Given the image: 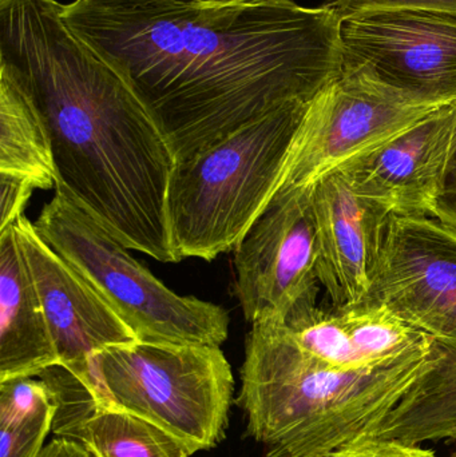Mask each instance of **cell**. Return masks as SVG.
<instances>
[{"label":"cell","instance_id":"7","mask_svg":"<svg viewBox=\"0 0 456 457\" xmlns=\"http://www.w3.org/2000/svg\"><path fill=\"white\" fill-rule=\"evenodd\" d=\"M342 72L414 106L456 102V15L383 10L342 16Z\"/></svg>","mask_w":456,"mask_h":457},{"label":"cell","instance_id":"6","mask_svg":"<svg viewBox=\"0 0 456 457\" xmlns=\"http://www.w3.org/2000/svg\"><path fill=\"white\" fill-rule=\"evenodd\" d=\"M34 227L144 343L221 346L229 316L216 303L169 289L62 189Z\"/></svg>","mask_w":456,"mask_h":457},{"label":"cell","instance_id":"11","mask_svg":"<svg viewBox=\"0 0 456 457\" xmlns=\"http://www.w3.org/2000/svg\"><path fill=\"white\" fill-rule=\"evenodd\" d=\"M310 187L318 233L319 281L334 308L375 303V285L393 212L358 195L340 170L320 177Z\"/></svg>","mask_w":456,"mask_h":457},{"label":"cell","instance_id":"25","mask_svg":"<svg viewBox=\"0 0 456 457\" xmlns=\"http://www.w3.org/2000/svg\"><path fill=\"white\" fill-rule=\"evenodd\" d=\"M37 457H91V455L74 440L58 437L45 445Z\"/></svg>","mask_w":456,"mask_h":457},{"label":"cell","instance_id":"26","mask_svg":"<svg viewBox=\"0 0 456 457\" xmlns=\"http://www.w3.org/2000/svg\"><path fill=\"white\" fill-rule=\"evenodd\" d=\"M265 2V0H195V3L205 7H224V5L249 4V3Z\"/></svg>","mask_w":456,"mask_h":457},{"label":"cell","instance_id":"10","mask_svg":"<svg viewBox=\"0 0 456 457\" xmlns=\"http://www.w3.org/2000/svg\"><path fill=\"white\" fill-rule=\"evenodd\" d=\"M375 303L456 353V230L428 217H391Z\"/></svg>","mask_w":456,"mask_h":457},{"label":"cell","instance_id":"14","mask_svg":"<svg viewBox=\"0 0 456 457\" xmlns=\"http://www.w3.org/2000/svg\"><path fill=\"white\" fill-rule=\"evenodd\" d=\"M284 327L303 351L337 370H377L433 343L380 303L315 308Z\"/></svg>","mask_w":456,"mask_h":457},{"label":"cell","instance_id":"17","mask_svg":"<svg viewBox=\"0 0 456 457\" xmlns=\"http://www.w3.org/2000/svg\"><path fill=\"white\" fill-rule=\"evenodd\" d=\"M364 436L410 445L456 439V353L434 341L427 368Z\"/></svg>","mask_w":456,"mask_h":457},{"label":"cell","instance_id":"2","mask_svg":"<svg viewBox=\"0 0 456 457\" xmlns=\"http://www.w3.org/2000/svg\"><path fill=\"white\" fill-rule=\"evenodd\" d=\"M63 10L56 0H0V63L19 75L42 112L56 187L129 250L178 262L168 205L176 153Z\"/></svg>","mask_w":456,"mask_h":457},{"label":"cell","instance_id":"27","mask_svg":"<svg viewBox=\"0 0 456 457\" xmlns=\"http://www.w3.org/2000/svg\"><path fill=\"white\" fill-rule=\"evenodd\" d=\"M450 457H456V451L455 453H452V455H450Z\"/></svg>","mask_w":456,"mask_h":457},{"label":"cell","instance_id":"9","mask_svg":"<svg viewBox=\"0 0 456 457\" xmlns=\"http://www.w3.org/2000/svg\"><path fill=\"white\" fill-rule=\"evenodd\" d=\"M433 110L407 104L372 83L342 72L308 104L273 198L310 187Z\"/></svg>","mask_w":456,"mask_h":457},{"label":"cell","instance_id":"12","mask_svg":"<svg viewBox=\"0 0 456 457\" xmlns=\"http://www.w3.org/2000/svg\"><path fill=\"white\" fill-rule=\"evenodd\" d=\"M16 236L34 277L59 365L82 378L94 354L138 341L133 330L94 287L21 217Z\"/></svg>","mask_w":456,"mask_h":457},{"label":"cell","instance_id":"24","mask_svg":"<svg viewBox=\"0 0 456 457\" xmlns=\"http://www.w3.org/2000/svg\"><path fill=\"white\" fill-rule=\"evenodd\" d=\"M82 4L104 10H133V8L158 7V5L193 4L195 0H77Z\"/></svg>","mask_w":456,"mask_h":457},{"label":"cell","instance_id":"23","mask_svg":"<svg viewBox=\"0 0 456 457\" xmlns=\"http://www.w3.org/2000/svg\"><path fill=\"white\" fill-rule=\"evenodd\" d=\"M452 107L455 110L454 129L446 165L436 195L434 219L456 230V102L452 104Z\"/></svg>","mask_w":456,"mask_h":457},{"label":"cell","instance_id":"15","mask_svg":"<svg viewBox=\"0 0 456 457\" xmlns=\"http://www.w3.org/2000/svg\"><path fill=\"white\" fill-rule=\"evenodd\" d=\"M47 384L56 411L53 434L74 440L91 457H190L173 435L120 408L94 399L85 384L61 365L37 376Z\"/></svg>","mask_w":456,"mask_h":457},{"label":"cell","instance_id":"22","mask_svg":"<svg viewBox=\"0 0 456 457\" xmlns=\"http://www.w3.org/2000/svg\"><path fill=\"white\" fill-rule=\"evenodd\" d=\"M31 182L12 174L0 173V231L13 227L31 198Z\"/></svg>","mask_w":456,"mask_h":457},{"label":"cell","instance_id":"20","mask_svg":"<svg viewBox=\"0 0 456 457\" xmlns=\"http://www.w3.org/2000/svg\"><path fill=\"white\" fill-rule=\"evenodd\" d=\"M327 457H438L435 451L396 440L361 436Z\"/></svg>","mask_w":456,"mask_h":457},{"label":"cell","instance_id":"1","mask_svg":"<svg viewBox=\"0 0 456 457\" xmlns=\"http://www.w3.org/2000/svg\"><path fill=\"white\" fill-rule=\"evenodd\" d=\"M64 19L144 102L184 161L243 126L311 102L342 74V15L292 0L104 10Z\"/></svg>","mask_w":456,"mask_h":457},{"label":"cell","instance_id":"18","mask_svg":"<svg viewBox=\"0 0 456 457\" xmlns=\"http://www.w3.org/2000/svg\"><path fill=\"white\" fill-rule=\"evenodd\" d=\"M0 173L21 177L40 190L58 182L42 112L23 80L4 63H0Z\"/></svg>","mask_w":456,"mask_h":457},{"label":"cell","instance_id":"8","mask_svg":"<svg viewBox=\"0 0 456 457\" xmlns=\"http://www.w3.org/2000/svg\"><path fill=\"white\" fill-rule=\"evenodd\" d=\"M233 250L235 295L251 324H286L318 308V233L311 187L276 195Z\"/></svg>","mask_w":456,"mask_h":457},{"label":"cell","instance_id":"16","mask_svg":"<svg viewBox=\"0 0 456 457\" xmlns=\"http://www.w3.org/2000/svg\"><path fill=\"white\" fill-rule=\"evenodd\" d=\"M55 365L58 352L13 225L0 231V383Z\"/></svg>","mask_w":456,"mask_h":457},{"label":"cell","instance_id":"21","mask_svg":"<svg viewBox=\"0 0 456 457\" xmlns=\"http://www.w3.org/2000/svg\"><path fill=\"white\" fill-rule=\"evenodd\" d=\"M342 16L383 10H422L456 15V0H334Z\"/></svg>","mask_w":456,"mask_h":457},{"label":"cell","instance_id":"3","mask_svg":"<svg viewBox=\"0 0 456 457\" xmlns=\"http://www.w3.org/2000/svg\"><path fill=\"white\" fill-rule=\"evenodd\" d=\"M430 345L377 370H337L303 351L284 324L246 336L236 404L265 457H327L385 418L422 375Z\"/></svg>","mask_w":456,"mask_h":457},{"label":"cell","instance_id":"13","mask_svg":"<svg viewBox=\"0 0 456 457\" xmlns=\"http://www.w3.org/2000/svg\"><path fill=\"white\" fill-rule=\"evenodd\" d=\"M454 122L452 104L438 107L336 170L358 195L395 216L434 219Z\"/></svg>","mask_w":456,"mask_h":457},{"label":"cell","instance_id":"4","mask_svg":"<svg viewBox=\"0 0 456 457\" xmlns=\"http://www.w3.org/2000/svg\"><path fill=\"white\" fill-rule=\"evenodd\" d=\"M308 104L292 102L177 161L168 205L179 260L235 249L272 201Z\"/></svg>","mask_w":456,"mask_h":457},{"label":"cell","instance_id":"5","mask_svg":"<svg viewBox=\"0 0 456 457\" xmlns=\"http://www.w3.org/2000/svg\"><path fill=\"white\" fill-rule=\"evenodd\" d=\"M80 381L94 399L165 429L192 455L227 437L235 378L220 346H110L91 357Z\"/></svg>","mask_w":456,"mask_h":457},{"label":"cell","instance_id":"19","mask_svg":"<svg viewBox=\"0 0 456 457\" xmlns=\"http://www.w3.org/2000/svg\"><path fill=\"white\" fill-rule=\"evenodd\" d=\"M56 407L39 378L0 383V457H37L53 431Z\"/></svg>","mask_w":456,"mask_h":457}]
</instances>
